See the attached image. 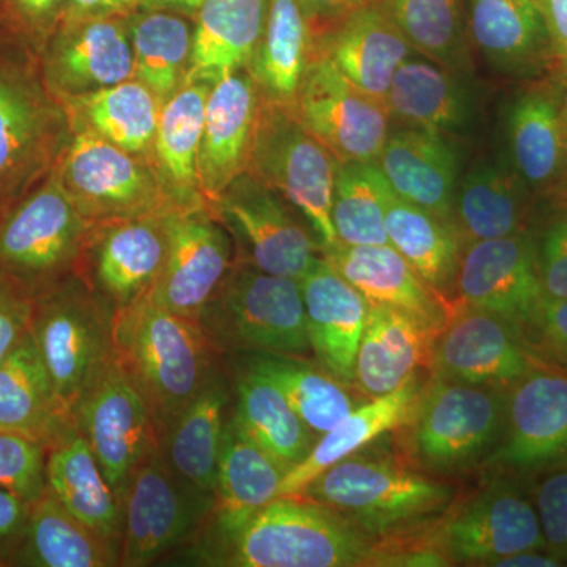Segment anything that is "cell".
I'll list each match as a JSON object with an SVG mask.
<instances>
[{
	"label": "cell",
	"instance_id": "52a82bcc",
	"mask_svg": "<svg viewBox=\"0 0 567 567\" xmlns=\"http://www.w3.org/2000/svg\"><path fill=\"white\" fill-rule=\"evenodd\" d=\"M92 229L51 171L0 205V271L37 295L78 274Z\"/></svg>",
	"mask_w": 567,
	"mask_h": 567
},
{
	"label": "cell",
	"instance_id": "277c9868",
	"mask_svg": "<svg viewBox=\"0 0 567 567\" xmlns=\"http://www.w3.org/2000/svg\"><path fill=\"white\" fill-rule=\"evenodd\" d=\"M71 134L69 114L48 89L39 55L0 41V205L43 181Z\"/></svg>",
	"mask_w": 567,
	"mask_h": 567
},
{
	"label": "cell",
	"instance_id": "b9f144b4",
	"mask_svg": "<svg viewBox=\"0 0 567 567\" xmlns=\"http://www.w3.org/2000/svg\"><path fill=\"white\" fill-rule=\"evenodd\" d=\"M385 103L395 121L445 136L464 128L472 115L468 95L454 70L415 55L395 71Z\"/></svg>",
	"mask_w": 567,
	"mask_h": 567
},
{
	"label": "cell",
	"instance_id": "f546056e",
	"mask_svg": "<svg viewBox=\"0 0 567 567\" xmlns=\"http://www.w3.org/2000/svg\"><path fill=\"white\" fill-rule=\"evenodd\" d=\"M424 385L420 375L391 393L369 399L316 440L308 456L284 477L279 496H297L324 470L360 453L380 436L404 427L412 420Z\"/></svg>",
	"mask_w": 567,
	"mask_h": 567
},
{
	"label": "cell",
	"instance_id": "6f0895ef",
	"mask_svg": "<svg viewBox=\"0 0 567 567\" xmlns=\"http://www.w3.org/2000/svg\"><path fill=\"white\" fill-rule=\"evenodd\" d=\"M300 2L316 40L336 22L379 0H300Z\"/></svg>",
	"mask_w": 567,
	"mask_h": 567
},
{
	"label": "cell",
	"instance_id": "30bf717a",
	"mask_svg": "<svg viewBox=\"0 0 567 567\" xmlns=\"http://www.w3.org/2000/svg\"><path fill=\"white\" fill-rule=\"evenodd\" d=\"M52 171L92 226L174 210L147 158L89 132L71 134Z\"/></svg>",
	"mask_w": 567,
	"mask_h": 567
},
{
	"label": "cell",
	"instance_id": "4dcf8cb0",
	"mask_svg": "<svg viewBox=\"0 0 567 567\" xmlns=\"http://www.w3.org/2000/svg\"><path fill=\"white\" fill-rule=\"evenodd\" d=\"M230 406L233 383L221 364L162 435L163 454L174 472L208 495L215 494L216 466Z\"/></svg>",
	"mask_w": 567,
	"mask_h": 567
},
{
	"label": "cell",
	"instance_id": "836d02e7",
	"mask_svg": "<svg viewBox=\"0 0 567 567\" xmlns=\"http://www.w3.org/2000/svg\"><path fill=\"white\" fill-rule=\"evenodd\" d=\"M74 427L31 334L0 361V429L29 436L50 450Z\"/></svg>",
	"mask_w": 567,
	"mask_h": 567
},
{
	"label": "cell",
	"instance_id": "ee69618b",
	"mask_svg": "<svg viewBox=\"0 0 567 567\" xmlns=\"http://www.w3.org/2000/svg\"><path fill=\"white\" fill-rule=\"evenodd\" d=\"M234 363L267 377L286 395L297 415L317 436L333 429L363 402L319 365L293 354L254 352L233 354Z\"/></svg>",
	"mask_w": 567,
	"mask_h": 567
},
{
	"label": "cell",
	"instance_id": "4fadbf2b",
	"mask_svg": "<svg viewBox=\"0 0 567 567\" xmlns=\"http://www.w3.org/2000/svg\"><path fill=\"white\" fill-rule=\"evenodd\" d=\"M567 462V372L536 363L507 388L505 427L484 466L533 481Z\"/></svg>",
	"mask_w": 567,
	"mask_h": 567
},
{
	"label": "cell",
	"instance_id": "7402d4cb",
	"mask_svg": "<svg viewBox=\"0 0 567 567\" xmlns=\"http://www.w3.org/2000/svg\"><path fill=\"white\" fill-rule=\"evenodd\" d=\"M259 111V91L249 70L224 78L208 93L199 151L200 189L208 207L248 173Z\"/></svg>",
	"mask_w": 567,
	"mask_h": 567
},
{
	"label": "cell",
	"instance_id": "9f6ffc18",
	"mask_svg": "<svg viewBox=\"0 0 567 567\" xmlns=\"http://www.w3.org/2000/svg\"><path fill=\"white\" fill-rule=\"evenodd\" d=\"M550 40L551 69L567 84V0H535Z\"/></svg>",
	"mask_w": 567,
	"mask_h": 567
},
{
	"label": "cell",
	"instance_id": "2e32d148",
	"mask_svg": "<svg viewBox=\"0 0 567 567\" xmlns=\"http://www.w3.org/2000/svg\"><path fill=\"white\" fill-rule=\"evenodd\" d=\"M453 563L491 566L517 551L547 548L532 492L511 476L491 481L458 507L439 536Z\"/></svg>",
	"mask_w": 567,
	"mask_h": 567
},
{
	"label": "cell",
	"instance_id": "ba28073f",
	"mask_svg": "<svg viewBox=\"0 0 567 567\" xmlns=\"http://www.w3.org/2000/svg\"><path fill=\"white\" fill-rule=\"evenodd\" d=\"M507 388L434 379L409 421V450L417 465L439 476L476 468L491 456L505 427Z\"/></svg>",
	"mask_w": 567,
	"mask_h": 567
},
{
	"label": "cell",
	"instance_id": "e0dca14e",
	"mask_svg": "<svg viewBox=\"0 0 567 567\" xmlns=\"http://www.w3.org/2000/svg\"><path fill=\"white\" fill-rule=\"evenodd\" d=\"M166 227V260L148 297L174 315L199 322L237 262L233 237L208 207L169 212Z\"/></svg>",
	"mask_w": 567,
	"mask_h": 567
},
{
	"label": "cell",
	"instance_id": "bcb514c9",
	"mask_svg": "<svg viewBox=\"0 0 567 567\" xmlns=\"http://www.w3.org/2000/svg\"><path fill=\"white\" fill-rule=\"evenodd\" d=\"M416 54L457 70L466 65L465 0H379Z\"/></svg>",
	"mask_w": 567,
	"mask_h": 567
},
{
	"label": "cell",
	"instance_id": "603a6c76",
	"mask_svg": "<svg viewBox=\"0 0 567 567\" xmlns=\"http://www.w3.org/2000/svg\"><path fill=\"white\" fill-rule=\"evenodd\" d=\"M309 344L317 365L353 386L354 361L371 301L346 281L323 256L301 279Z\"/></svg>",
	"mask_w": 567,
	"mask_h": 567
},
{
	"label": "cell",
	"instance_id": "816d5d0a",
	"mask_svg": "<svg viewBox=\"0 0 567 567\" xmlns=\"http://www.w3.org/2000/svg\"><path fill=\"white\" fill-rule=\"evenodd\" d=\"M533 502L547 550L567 566V462L536 476Z\"/></svg>",
	"mask_w": 567,
	"mask_h": 567
},
{
	"label": "cell",
	"instance_id": "94428289",
	"mask_svg": "<svg viewBox=\"0 0 567 567\" xmlns=\"http://www.w3.org/2000/svg\"><path fill=\"white\" fill-rule=\"evenodd\" d=\"M205 0H140V9L167 10L185 17H196Z\"/></svg>",
	"mask_w": 567,
	"mask_h": 567
},
{
	"label": "cell",
	"instance_id": "8fae6325",
	"mask_svg": "<svg viewBox=\"0 0 567 567\" xmlns=\"http://www.w3.org/2000/svg\"><path fill=\"white\" fill-rule=\"evenodd\" d=\"M121 505V566L144 567L196 539L215 498L178 476L159 447L134 473Z\"/></svg>",
	"mask_w": 567,
	"mask_h": 567
},
{
	"label": "cell",
	"instance_id": "d4e9b609",
	"mask_svg": "<svg viewBox=\"0 0 567 567\" xmlns=\"http://www.w3.org/2000/svg\"><path fill=\"white\" fill-rule=\"evenodd\" d=\"M312 52L324 55L361 91L382 100L395 71L415 54L379 2L336 22L317 37Z\"/></svg>",
	"mask_w": 567,
	"mask_h": 567
},
{
	"label": "cell",
	"instance_id": "5b68a950",
	"mask_svg": "<svg viewBox=\"0 0 567 567\" xmlns=\"http://www.w3.org/2000/svg\"><path fill=\"white\" fill-rule=\"evenodd\" d=\"M114 320L115 309L78 274L33 298L29 334L71 415L115 360Z\"/></svg>",
	"mask_w": 567,
	"mask_h": 567
},
{
	"label": "cell",
	"instance_id": "6da1fadb",
	"mask_svg": "<svg viewBox=\"0 0 567 567\" xmlns=\"http://www.w3.org/2000/svg\"><path fill=\"white\" fill-rule=\"evenodd\" d=\"M194 561L223 567L374 566L379 543L331 507L278 496L234 532L200 533Z\"/></svg>",
	"mask_w": 567,
	"mask_h": 567
},
{
	"label": "cell",
	"instance_id": "d6a6232c",
	"mask_svg": "<svg viewBox=\"0 0 567 567\" xmlns=\"http://www.w3.org/2000/svg\"><path fill=\"white\" fill-rule=\"evenodd\" d=\"M270 0H205L194 17L189 82H216L249 70L262 40Z\"/></svg>",
	"mask_w": 567,
	"mask_h": 567
},
{
	"label": "cell",
	"instance_id": "1f68e13d",
	"mask_svg": "<svg viewBox=\"0 0 567 567\" xmlns=\"http://www.w3.org/2000/svg\"><path fill=\"white\" fill-rule=\"evenodd\" d=\"M435 338L412 316L371 303L354 361V390L368 399L398 390L429 363Z\"/></svg>",
	"mask_w": 567,
	"mask_h": 567
},
{
	"label": "cell",
	"instance_id": "83f0119b",
	"mask_svg": "<svg viewBox=\"0 0 567 567\" xmlns=\"http://www.w3.org/2000/svg\"><path fill=\"white\" fill-rule=\"evenodd\" d=\"M466 35L491 66L514 76L551 69L550 40L535 0H465Z\"/></svg>",
	"mask_w": 567,
	"mask_h": 567
},
{
	"label": "cell",
	"instance_id": "6125c7cd",
	"mask_svg": "<svg viewBox=\"0 0 567 567\" xmlns=\"http://www.w3.org/2000/svg\"><path fill=\"white\" fill-rule=\"evenodd\" d=\"M561 123H563V132H565V136L567 140V92H566V95L563 96V102H561Z\"/></svg>",
	"mask_w": 567,
	"mask_h": 567
},
{
	"label": "cell",
	"instance_id": "11a10c76",
	"mask_svg": "<svg viewBox=\"0 0 567 567\" xmlns=\"http://www.w3.org/2000/svg\"><path fill=\"white\" fill-rule=\"evenodd\" d=\"M32 503L0 491V566H11L31 514Z\"/></svg>",
	"mask_w": 567,
	"mask_h": 567
},
{
	"label": "cell",
	"instance_id": "ab89813d",
	"mask_svg": "<svg viewBox=\"0 0 567 567\" xmlns=\"http://www.w3.org/2000/svg\"><path fill=\"white\" fill-rule=\"evenodd\" d=\"M388 241L442 298L456 292L464 241L453 224L406 203L393 189L385 197Z\"/></svg>",
	"mask_w": 567,
	"mask_h": 567
},
{
	"label": "cell",
	"instance_id": "f907efd6",
	"mask_svg": "<svg viewBox=\"0 0 567 567\" xmlns=\"http://www.w3.org/2000/svg\"><path fill=\"white\" fill-rule=\"evenodd\" d=\"M520 336L536 363L567 372V298H543Z\"/></svg>",
	"mask_w": 567,
	"mask_h": 567
},
{
	"label": "cell",
	"instance_id": "680465c9",
	"mask_svg": "<svg viewBox=\"0 0 567 567\" xmlns=\"http://www.w3.org/2000/svg\"><path fill=\"white\" fill-rule=\"evenodd\" d=\"M140 9V0H66L65 18L128 17Z\"/></svg>",
	"mask_w": 567,
	"mask_h": 567
},
{
	"label": "cell",
	"instance_id": "91938a15",
	"mask_svg": "<svg viewBox=\"0 0 567 567\" xmlns=\"http://www.w3.org/2000/svg\"><path fill=\"white\" fill-rule=\"evenodd\" d=\"M566 563L558 555L551 554L547 548H533V550L517 551L499 558L492 567H563Z\"/></svg>",
	"mask_w": 567,
	"mask_h": 567
},
{
	"label": "cell",
	"instance_id": "60d3db41",
	"mask_svg": "<svg viewBox=\"0 0 567 567\" xmlns=\"http://www.w3.org/2000/svg\"><path fill=\"white\" fill-rule=\"evenodd\" d=\"M233 413L246 432L287 473L300 464L319 439L267 377L234 363Z\"/></svg>",
	"mask_w": 567,
	"mask_h": 567
},
{
	"label": "cell",
	"instance_id": "f6af8a7d",
	"mask_svg": "<svg viewBox=\"0 0 567 567\" xmlns=\"http://www.w3.org/2000/svg\"><path fill=\"white\" fill-rule=\"evenodd\" d=\"M132 37L134 73L166 104L186 85L193 51V18L167 10L137 9L126 17Z\"/></svg>",
	"mask_w": 567,
	"mask_h": 567
},
{
	"label": "cell",
	"instance_id": "ffe728a7",
	"mask_svg": "<svg viewBox=\"0 0 567 567\" xmlns=\"http://www.w3.org/2000/svg\"><path fill=\"white\" fill-rule=\"evenodd\" d=\"M166 215L93 226L78 275L112 308L151 295L167 254Z\"/></svg>",
	"mask_w": 567,
	"mask_h": 567
},
{
	"label": "cell",
	"instance_id": "f1b7e54d",
	"mask_svg": "<svg viewBox=\"0 0 567 567\" xmlns=\"http://www.w3.org/2000/svg\"><path fill=\"white\" fill-rule=\"evenodd\" d=\"M212 87L207 82H189L159 115L148 162L174 210L208 207L200 189L199 151Z\"/></svg>",
	"mask_w": 567,
	"mask_h": 567
},
{
	"label": "cell",
	"instance_id": "5bb4252c",
	"mask_svg": "<svg viewBox=\"0 0 567 567\" xmlns=\"http://www.w3.org/2000/svg\"><path fill=\"white\" fill-rule=\"evenodd\" d=\"M290 112L338 162L375 163L393 121L385 100L361 91L317 52Z\"/></svg>",
	"mask_w": 567,
	"mask_h": 567
},
{
	"label": "cell",
	"instance_id": "8d00e7d4",
	"mask_svg": "<svg viewBox=\"0 0 567 567\" xmlns=\"http://www.w3.org/2000/svg\"><path fill=\"white\" fill-rule=\"evenodd\" d=\"M315 37L300 0H270L262 40L251 71L260 102L292 111Z\"/></svg>",
	"mask_w": 567,
	"mask_h": 567
},
{
	"label": "cell",
	"instance_id": "e575fe53",
	"mask_svg": "<svg viewBox=\"0 0 567 567\" xmlns=\"http://www.w3.org/2000/svg\"><path fill=\"white\" fill-rule=\"evenodd\" d=\"M48 492L121 550L122 505L76 425L47 454Z\"/></svg>",
	"mask_w": 567,
	"mask_h": 567
},
{
	"label": "cell",
	"instance_id": "3957f363",
	"mask_svg": "<svg viewBox=\"0 0 567 567\" xmlns=\"http://www.w3.org/2000/svg\"><path fill=\"white\" fill-rule=\"evenodd\" d=\"M454 495L450 484L363 450L324 470L297 496L331 507L379 543L427 524Z\"/></svg>",
	"mask_w": 567,
	"mask_h": 567
},
{
	"label": "cell",
	"instance_id": "7c38bea8",
	"mask_svg": "<svg viewBox=\"0 0 567 567\" xmlns=\"http://www.w3.org/2000/svg\"><path fill=\"white\" fill-rule=\"evenodd\" d=\"M210 210L240 248L238 262L265 274L301 281L322 256L300 213L251 174L230 183Z\"/></svg>",
	"mask_w": 567,
	"mask_h": 567
},
{
	"label": "cell",
	"instance_id": "7bdbcfd3",
	"mask_svg": "<svg viewBox=\"0 0 567 567\" xmlns=\"http://www.w3.org/2000/svg\"><path fill=\"white\" fill-rule=\"evenodd\" d=\"M495 163H481L458 183L453 226L466 244L509 237L528 230L525 183Z\"/></svg>",
	"mask_w": 567,
	"mask_h": 567
},
{
	"label": "cell",
	"instance_id": "7a4b0ae2",
	"mask_svg": "<svg viewBox=\"0 0 567 567\" xmlns=\"http://www.w3.org/2000/svg\"><path fill=\"white\" fill-rule=\"evenodd\" d=\"M115 360L147 402L159 436L221 365L203 327L151 297L115 311Z\"/></svg>",
	"mask_w": 567,
	"mask_h": 567
},
{
	"label": "cell",
	"instance_id": "4316f807",
	"mask_svg": "<svg viewBox=\"0 0 567 567\" xmlns=\"http://www.w3.org/2000/svg\"><path fill=\"white\" fill-rule=\"evenodd\" d=\"M375 166L399 197L453 224L458 167L445 134L412 126L391 132Z\"/></svg>",
	"mask_w": 567,
	"mask_h": 567
},
{
	"label": "cell",
	"instance_id": "db71d44e",
	"mask_svg": "<svg viewBox=\"0 0 567 567\" xmlns=\"http://www.w3.org/2000/svg\"><path fill=\"white\" fill-rule=\"evenodd\" d=\"M35 295L0 271V361L29 333Z\"/></svg>",
	"mask_w": 567,
	"mask_h": 567
},
{
	"label": "cell",
	"instance_id": "cb8c5ba5",
	"mask_svg": "<svg viewBox=\"0 0 567 567\" xmlns=\"http://www.w3.org/2000/svg\"><path fill=\"white\" fill-rule=\"evenodd\" d=\"M320 252L371 303L405 312L435 334L450 319L445 298L427 286L393 246L334 244Z\"/></svg>",
	"mask_w": 567,
	"mask_h": 567
},
{
	"label": "cell",
	"instance_id": "44dd1931",
	"mask_svg": "<svg viewBox=\"0 0 567 567\" xmlns=\"http://www.w3.org/2000/svg\"><path fill=\"white\" fill-rule=\"evenodd\" d=\"M456 293L462 305L502 317L520 331L544 298L532 230L466 244Z\"/></svg>",
	"mask_w": 567,
	"mask_h": 567
},
{
	"label": "cell",
	"instance_id": "681fc988",
	"mask_svg": "<svg viewBox=\"0 0 567 567\" xmlns=\"http://www.w3.org/2000/svg\"><path fill=\"white\" fill-rule=\"evenodd\" d=\"M47 454L35 440L0 429V491L33 505L48 492Z\"/></svg>",
	"mask_w": 567,
	"mask_h": 567
},
{
	"label": "cell",
	"instance_id": "ac0fdd59",
	"mask_svg": "<svg viewBox=\"0 0 567 567\" xmlns=\"http://www.w3.org/2000/svg\"><path fill=\"white\" fill-rule=\"evenodd\" d=\"M427 364L434 379L509 388L536 361L514 324L461 303L436 334Z\"/></svg>",
	"mask_w": 567,
	"mask_h": 567
},
{
	"label": "cell",
	"instance_id": "f5cc1de1",
	"mask_svg": "<svg viewBox=\"0 0 567 567\" xmlns=\"http://www.w3.org/2000/svg\"><path fill=\"white\" fill-rule=\"evenodd\" d=\"M532 234L544 298H567V208Z\"/></svg>",
	"mask_w": 567,
	"mask_h": 567
},
{
	"label": "cell",
	"instance_id": "9c48e42d",
	"mask_svg": "<svg viewBox=\"0 0 567 567\" xmlns=\"http://www.w3.org/2000/svg\"><path fill=\"white\" fill-rule=\"evenodd\" d=\"M336 166L338 159L292 112L260 102L248 174L303 216L320 249L338 244L331 219Z\"/></svg>",
	"mask_w": 567,
	"mask_h": 567
},
{
	"label": "cell",
	"instance_id": "f35d334b",
	"mask_svg": "<svg viewBox=\"0 0 567 567\" xmlns=\"http://www.w3.org/2000/svg\"><path fill=\"white\" fill-rule=\"evenodd\" d=\"M11 566H121V550L47 492L31 507L24 536Z\"/></svg>",
	"mask_w": 567,
	"mask_h": 567
},
{
	"label": "cell",
	"instance_id": "9a60e30c",
	"mask_svg": "<svg viewBox=\"0 0 567 567\" xmlns=\"http://www.w3.org/2000/svg\"><path fill=\"white\" fill-rule=\"evenodd\" d=\"M73 421L121 502L137 468L162 447L151 409L117 360L73 410Z\"/></svg>",
	"mask_w": 567,
	"mask_h": 567
},
{
	"label": "cell",
	"instance_id": "8992f818",
	"mask_svg": "<svg viewBox=\"0 0 567 567\" xmlns=\"http://www.w3.org/2000/svg\"><path fill=\"white\" fill-rule=\"evenodd\" d=\"M197 323L221 357L312 354L301 282L238 260Z\"/></svg>",
	"mask_w": 567,
	"mask_h": 567
},
{
	"label": "cell",
	"instance_id": "7dc6e473",
	"mask_svg": "<svg viewBox=\"0 0 567 567\" xmlns=\"http://www.w3.org/2000/svg\"><path fill=\"white\" fill-rule=\"evenodd\" d=\"M390 183L375 163L338 162L331 219L338 244L390 245L385 230V197Z\"/></svg>",
	"mask_w": 567,
	"mask_h": 567
},
{
	"label": "cell",
	"instance_id": "d6986e66",
	"mask_svg": "<svg viewBox=\"0 0 567 567\" xmlns=\"http://www.w3.org/2000/svg\"><path fill=\"white\" fill-rule=\"evenodd\" d=\"M39 59L43 80L61 103L133 80L126 17L63 20Z\"/></svg>",
	"mask_w": 567,
	"mask_h": 567
},
{
	"label": "cell",
	"instance_id": "d590c367",
	"mask_svg": "<svg viewBox=\"0 0 567 567\" xmlns=\"http://www.w3.org/2000/svg\"><path fill=\"white\" fill-rule=\"evenodd\" d=\"M561 102L563 96L550 85H533L511 106L507 118L511 155L518 177L529 188L554 185L567 166Z\"/></svg>",
	"mask_w": 567,
	"mask_h": 567
},
{
	"label": "cell",
	"instance_id": "484cf974",
	"mask_svg": "<svg viewBox=\"0 0 567 567\" xmlns=\"http://www.w3.org/2000/svg\"><path fill=\"white\" fill-rule=\"evenodd\" d=\"M287 470L235 417L230 406L216 466L215 507L203 533L234 532L278 498Z\"/></svg>",
	"mask_w": 567,
	"mask_h": 567
},
{
	"label": "cell",
	"instance_id": "74e56055",
	"mask_svg": "<svg viewBox=\"0 0 567 567\" xmlns=\"http://www.w3.org/2000/svg\"><path fill=\"white\" fill-rule=\"evenodd\" d=\"M62 104L71 132H89L133 155L151 156L163 104L140 81L118 82Z\"/></svg>",
	"mask_w": 567,
	"mask_h": 567
},
{
	"label": "cell",
	"instance_id": "c3c4849f",
	"mask_svg": "<svg viewBox=\"0 0 567 567\" xmlns=\"http://www.w3.org/2000/svg\"><path fill=\"white\" fill-rule=\"evenodd\" d=\"M66 0H0V41L39 55L65 18Z\"/></svg>",
	"mask_w": 567,
	"mask_h": 567
}]
</instances>
